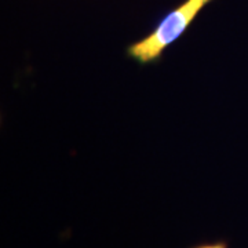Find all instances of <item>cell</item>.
Segmentation results:
<instances>
[{"mask_svg": "<svg viewBox=\"0 0 248 248\" xmlns=\"http://www.w3.org/2000/svg\"><path fill=\"white\" fill-rule=\"evenodd\" d=\"M214 0H184L167 11L148 35L127 46L125 55L141 66L161 61L164 51L178 42Z\"/></svg>", "mask_w": 248, "mask_h": 248, "instance_id": "obj_1", "label": "cell"}, {"mask_svg": "<svg viewBox=\"0 0 248 248\" xmlns=\"http://www.w3.org/2000/svg\"><path fill=\"white\" fill-rule=\"evenodd\" d=\"M189 248H229V243L226 240H217V241H205L199 243Z\"/></svg>", "mask_w": 248, "mask_h": 248, "instance_id": "obj_2", "label": "cell"}]
</instances>
